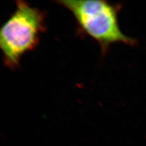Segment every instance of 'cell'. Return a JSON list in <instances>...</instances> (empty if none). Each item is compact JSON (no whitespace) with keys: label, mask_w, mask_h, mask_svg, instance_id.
Instances as JSON below:
<instances>
[{"label":"cell","mask_w":146,"mask_h":146,"mask_svg":"<svg viewBox=\"0 0 146 146\" xmlns=\"http://www.w3.org/2000/svg\"><path fill=\"white\" fill-rule=\"evenodd\" d=\"M45 31L44 15L27 2L16 1V9L0 31V47L4 62L15 68L24 54L36 46Z\"/></svg>","instance_id":"2"},{"label":"cell","mask_w":146,"mask_h":146,"mask_svg":"<svg viewBox=\"0 0 146 146\" xmlns=\"http://www.w3.org/2000/svg\"><path fill=\"white\" fill-rule=\"evenodd\" d=\"M59 4L73 14L80 28L100 46L103 54L116 43L136 44V39L123 33L119 25L121 4L106 1L60 0Z\"/></svg>","instance_id":"1"}]
</instances>
